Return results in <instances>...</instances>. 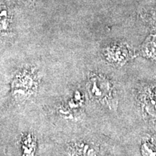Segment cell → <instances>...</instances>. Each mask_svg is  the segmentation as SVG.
Returning <instances> with one entry per match:
<instances>
[{"label":"cell","mask_w":156,"mask_h":156,"mask_svg":"<svg viewBox=\"0 0 156 156\" xmlns=\"http://www.w3.org/2000/svg\"><path fill=\"white\" fill-rule=\"evenodd\" d=\"M87 88L91 99L108 106L112 110H116L118 100L113 85L106 77L92 73L89 76Z\"/></svg>","instance_id":"6da1fadb"},{"label":"cell","mask_w":156,"mask_h":156,"mask_svg":"<svg viewBox=\"0 0 156 156\" xmlns=\"http://www.w3.org/2000/svg\"><path fill=\"white\" fill-rule=\"evenodd\" d=\"M36 87V81L30 73H20L15 76L12 83V93L15 98L23 101L32 95Z\"/></svg>","instance_id":"7a4b0ae2"},{"label":"cell","mask_w":156,"mask_h":156,"mask_svg":"<svg viewBox=\"0 0 156 156\" xmlns=\"http://www.w3.org/2000/svg\"><path fill=\"white\" fill-rule=\"evenodd\" d=\"M142 106L148 116L156 118V96L151 90L142 96Z\"/></svg>","instance_id":"3957f363"},{"label":"cell","mask_w":156,"mask_h":156,"mask_svg":"<svg viewBox=\"0 0 156 156\" xmlns=\"http://www.w3.org/2000/svg\"><path fill=\"white\" fill-rule=\"evenodd\" d=\"M22 147L25 156H34L36 149V141L32 134H28L23 136Z\"/></svg>","instance_id":"277c9868"},{"label":"cell","mask_w":156,"mask_h":156,"mask_svg":"<svg viewBox=\"0 0 156 156\" xmlns=\"http://www.w3.org/2000/svg\"><path fill=\"white\" fill-rule=\"evenodd\" d=\"M142 53L146 57L156 60V41L155 38H149L142 48Z\"/></svg>","instance_id":"5b68a950"},{"label":"cell","mask_w":156,"mask_h":156,"mask_svg":"<svg viewBox=\"0 0 156 156\" xmlns=\"http://www.w3.org/2000/svg\"><path fill=\"white\" fill-rule=\"evenodd\" d=\"M140 151L142 156H156V145L150 140L142 142Z\"/></svg>","instance_id":"8992f818"}]
</instances>
